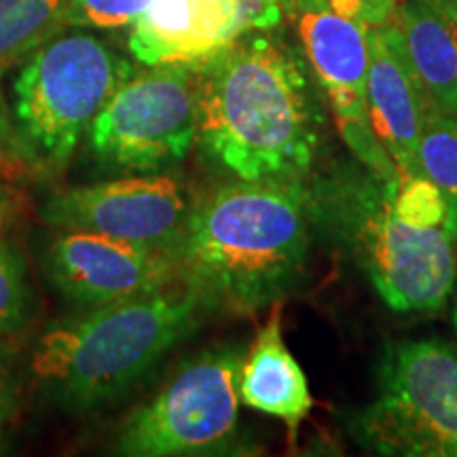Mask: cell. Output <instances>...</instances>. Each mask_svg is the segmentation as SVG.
Listing matches in <instances>:
<instances>
[{
	"mask_svg": "<svg viewBox=\"0 0 457 457\" xmlns=\"http://www.w3.org/2000/svg\"><path fill=\"white\" fill-rule=\"evenodd\" d=\"M296 28L303 54L335 114L343 142L373 174L398 179V168L369 123V28L316 9H299Z\"/></svg>",
	"mask_w": 457,
	"mask_h": 457,
	"instance_id": "cell-9",
	"label": "cell"
},
{
	"mask_svg": "<svg viewBox=\"0 0 457 457\" xmlns=\"http://www.w3.org/2000/svg\"><path fill=\"white\" fill-rule=\"evenodd\" d=\"M394 182L364 165L343 168L312 188L313 210L335 228L390 310L436 312L453 293L457 239L443 227L400 219Z\"/></svg>",
	"mask_w": 457,
	"mask_h": 457,
	"instance_id": "cell-4",
	"label": "cell"
},
{
	"mask_svg": "<svg viewBox=\"0 0 457 457\" xmlns=\"http://www.w3.org/2000/svg\"><path fill=\"white\" fill-rule=\"evenodd\" d=\"M182 187L165 174L117 179L55 193L43 219L60 228H79L171 250L187 220Z\"/></svg>",
	"mask_w": 457,
	"mask_h": 457,
	"instance_id": "cell-11",
	"label": "cell"
},
{
	"mask_svg": "<svg viewBox=\"0 0 457 457\" xmlns=\"http://www.w3.org/2000/svg\"><path fill=\"white\" fill-rule=\"evenodd\" d=\"M322 136L310 62L279 37L248 32L197 68V142L237 180H303Z\"/></svg>",
	"mask_w": 457,
	"mask_h": 457,
	"instance_id": "cell-1",
	"label": "cell"
},
{
	"mask_svg": "<svg viewBox=\"0 0 457 457\" xmlns=\"http://www.w3.org/2000/svg\"><path fill=\"white\" fill-rule=\"evenodd\" d=\"M30 310V286L24 256L0 239V337L13 335L26 324Z\"/></svg>",
	"mask_w": 457,
	"mask_h": 457,
	"instance_id": "cell-19",
	"label": "cell"
},
{
	"mask_svg": "<svg viewBox=\"0 0 457 457\" xmlns=\"http://www.w3.org/2000/svg\"><path fill=\"white\" fill-rule=\"evenodd\" d=\"M447 4H449V9L453 11V15L457 17V0H447Z\"/></svg>",
	"mask_w": 457,
	"mask_h": 457,
	"instance_id": "cell-26",
	"label": "cell"
},
{
	"mask_svg": "<svg viewBox=\"0 0 457 457\" xmlns=\"http://www.w3.org/2000/svg\"><path fill=\"white\" fill-rule=\"evenodd\" d=\"M356 441L379 455L457 457V352L443 339L392 343L377 394L353 415Z\"/></svg>",
	"mask_w": 457,
	"mask_h": 457,
	"instance_id": "cell-6",
	"label": "cell"
},
{
	"mask_svg": "<svg viewBox=\"0 0 457 457\" xmlns=\"http://www.w3.org/2000/svg\"><path fill=\"white\" fill-rule=\"evenodd\" d=\"M68 0H0V72L66 26Z\"/></svg>",
	"mask_w": 457,
	"mask_h": 457,
	"instance_id": "cell-16",
	"label": "cell"
},
{
	"mask_svg": "<svg viewBox=\"0 0 457 457\" xmlns=\"http://www.w3.org/2000/svg\"><path fill=\"white\" fill-rule=\"evenodd\" d=\"M394 208L409 225L443 227L457 239V227L447 197L424 174L398 176L394 182Z\"/></svg>",
	"mask_w": 457,
	"mask_h": 457,
	"instance_id": "cell-18",
	"label": "cell"
},
{
	"mask_svg": "<svg viewBox=\"0 0 457 457\" xmlns=\"http://www.w3.org/2000/svg\"><path fill=\"white\" fill-rule=\"evenodd\" d=\"M134 66L91 34L49 38L17 74L15 114L37 157L66 163Z\"/></svg>",
	"mask_w": 457,
	"mask_h": 457,
	"instance_id": "cell-5",
	"label": "cell"
},
{
	"mask_svg": "<svg viewBox=\"0 0 457 457\" xmlns=\"http://www.w3.org/2000/svg\"><path fill=\"white\" fill-rule=\"evenodd\" d=\"M455 328H457V310H455Z\"/></svg>",
	"mask_w": 457,
	"mask_h": 457,
	"instance_id": "cell-28",
	"label": "cell"
},
{
	"mask_svg": "<svg viewBox=\"0 0 457 457\" xmlns=\"http://www.w3.org/2000/svg\"><path fill=\"white\" fill-rule=\"evenodd\" d=\"M278 0H153L131 24L129 51L148 68H199L248 32L282 21Z\"/></svg>",
	"mask_w": 457,
	"mask_h": 457,
	"instance_id": "cell-10",
	"label": "cell"
},
{
	"mask_svg": "<svg viewBox=\"0 0 457 457\" xmlns=\"http://www.w3.org/2000/svg\"><path fill=\"white\" fill-rule=\"evenodd\" d=\"M282 303L271 305V316L259 330L239 369V400L250 409L276 417L296 438L303 420L313 407L310 381L286 347L282 337Z\"/></svg>",
	"mask_w": 457,
	"mask_h": 457,
	"instance_id": "cell-14",
	"label": "cell"
},
{
	"mask_svg": "<svg viewBox=\"0 0 457 457\" xmlns=\"http://www.w3.org/2000/svg\"><path fill=\"white\" fill-rule=\"evenodd\" d=\"M100 162L131 171L179 163L197 142V68L155 66L119 85L89 128Z\"/></svg>",
	"mask_w": 457,
	"mask_h": 457,
	"instance_id": "cell-8",
	"label": "cell"
},
{
	"mask_svg": "<svg viewBox=\"0 0 457 457\" xmlns=\"http://www.w3.org/2000/svg\"><path fill=\"white\" fill-rule=\"evenodd\" d=\"M417 171L443 191L457 227V119L428 106L417 145Z\"/></svg>",
	"mask_w": 457,
	"mask_h": 457,
	"instance_id": "cell-17",
	"label": "cell"
},
{
	"mask_svg": "<svg viewBox=\"0 0 457 457\" xmlns=\"http://www.w3.org/2000/svg\"><path fill=\"white\" fill-rule=\"evenodd\" d=\"M17 214V197L7 187H0V237Z\"/></svg>",
	"mask_w": 457,
	"mask_h": 457,
	"instance_id": "cell-23",
	"label": "cell"
},
{
	"mask_svg": "<svg viewBox=\"0 0 457 457\" xmlns=\"http://www.w3.org/2000/svg\"><path fill=\"white\" fill-rule=\"evenodd\" d=\"M11 142H13V134H11L7 111H4L3 96H0V153H4V148H7Z\"/></svg>",
	"mask_w": 457,
	"mask_h": 457,
	"instance_id": "cell-24",
	"label": "cell"
},
{
	"mask_svg": "<svg viewBox=\"0 0 457 457\" xmlns=\"http://www.w3.org/2000/svg\"><path fill=\"white\" fill-rule=\"evenodd\" d=\"M153 0H68L66 26L114 30L134 24Z\"/></svg>",
	"mask_w": 457,
	"mask_h": 457,
	"instance_id": "cell-20",
	"label": "cell"
},
{
	"mask_svg": "<svg viewBox=\"0 0 457 457\" xmlns=\"http://www.w3.org/2000/svg\"><path fill=\"white\" fill-rule=\"evenodd\" d=\"M242 362L236 345L197 353L128 417L114 451L129 457L222 453L237 434Z\"/></svg>",
	"mask_w": 457,
	"mask_h": 457,
	"instance_id": "cell-7",
	"label": "cell"
},
{
	"mask_svg": "<svg viewBox=\"0 0 457 457\" xmlns=\"http://www.w3.org/2000/svg\"><path fill=\"white\" fill-rule=\"evenodd\" d=\"M17 409H20V387L11 373L7 356L0 350V424L9 421Z\"/></svg>",
	"mask_w": 457,
	"mask_h": 457,
	"instance_id": "cell-22",
	"label": "cell"
},
{
	"mask_svg": "<svg viewBox=\"0 0 457 457\" xmlns=\"http://www.w3.org/2000/svg\"><path fill=\"white\" fill-rule=\"evenodd\" d=\"M199 310L187 288L98 305L47 328L30 369L64 409L87 413L106 407L145 379L197 327Z\"/></svg>",
	"mask_w": 457,
	"mask_h": 457,
	"instance_id": "cell-3",
	"label": "cell"
},
{
	"mask_svg": "<svg viewBox=\"0 0 457 457\" xmlns=\"http://www.w3.org/2000/svg\"><path fill=\"white\" fill-rule=\"evenodd\" d=\"M396 0H295V9L328 11L367 28L384 26L394 20Z\"/></svg>",
	"mask_w": 457,
	"mask_h": 457,
	"instance_id": "cell-21",
	"label": "cell"
},
{
	"mask_svg": "<svg viewBox=\"0 0 457 457\" xmlns=\"http://www.w3.org/2000/svg\"><path fill=\"white\" fill-rule=\"evenodd\" d=\"M430 106L404 54L398 26L369 28V123L400 176L417 171V145Z\"/></svg>",
	"mask_w": 457,
	"mask_h": 457,
	"instance_id": "cell-13",
	"label": "cell"
},
{
	"mask_svg": "<svg viewBox=\"0 0 457 457\" xmlns=\"http://www.w3.org/2000/svg\"><path fill=\"white\" fill-rule=\"evenodd\" d=\"M0 453H3V430H0Z\"/></svg>",
	"mask_w": 457,
	"mask_h": 457,
	"instance_id": "cell-27",
	"label": "cell"
},
{
	"mask_svg": "<svg viewBox=\"0 0 457 457\" xmlns=\"http://www.w3.org/2000/svg\"><path fill=\"white\" fill-rule=\"evenodd\" d=\"M47 273L68 301L87 307L157 293L179 278L171 250L79 228L51 244Z\"/></svg>",
	"mask_w": 457,
	"mask_h": 457,
	"instance_id": "cell-12",
	"label": "cell"
},
{
	"mask_svg": "<svg viewBox=\"0 0 457 457\" xmlns=\"http://www.w3.org/2000/svg\"><path fill=\"white\" fill-rule=\"evenodd\" d=\"M392 21L430 106L457 119V17L447 0H403Z\"/></svg>",
	"mask_w": 457,
	"mask_h": 457,
	"instance_id": "cell-15",
	"label": "cell"
},
{
	"mask_svg": "<svg viewBox=\"0 0 457 457\" xmlns=\"http://www.w3.org/2000/svg\"><path fill=\"white\" fill-rule=\"evenodd\" d=\"M316 220L301 180H237L187 214L171 248L202 307L248 316L284 301L305 278Z\"/></svg>",
	"mask_w": 457,
	"mask_h": 457,
	"instance_id": "cell-2",
	"label": "cell"
},
{
	"mask_svg": "<svg viewBox=\"0 0 457 457\" xmlns=\"http://www.w3.org/2000/svg\"><path fill=\"white\" fill-rule=\"evenodd\" d=\"M284 9H293L295 7V0H278Z\"/></svg>",
	"mask_w": 457,
	"mask_h": 457,
	"instance_id": "cell-25",
	"label": "cell"
}]
</instances>
